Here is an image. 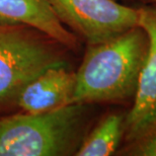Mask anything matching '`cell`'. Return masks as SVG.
<instances>
[{
  "instance_id": "8",
  "label": "cell",
  "mask_w": 156,
  "mask_h": 156,
  "mask_svg": "<svg viewBox=\"0 0 156 156\" xmlns=\"http://www.w3.org/2000/svg\"><path fill=\"white\" fill-rule=\"evenodd\" d=\"M127 113L108 114L88 131L76 156H108L119 150L125 135Z\"/></svg>"
},
{
  "instance_id": "7",
  "label": "cell",
  "mask_w": 156,
  "mask_h": 156,
  "mask_svg": "<svg viewBox=\"0 0 156 156\" xmlns=\"http://www.w3.org/2000/svg\"><path fill=\"white\" fill-rule=\"evenodd\" d=\"M0 20L32 27L69 50L78 47L77 36L64 27L48 0H0Z\"/></svg>"
},
{
  "instance_id": "2",
  "label": "cell",
  "mask_w": 156,
  "mask_h": 156,
  "mask_svg": "<svg viewBox=\"0 0 156 156\" xmlns=\"http://www.w3.org/2000/svg\"><path fill=\"white\" fill-rule=\"evenodd\" d=\"M89 105L0 118V156L75 155L89 131Z\"/></svg>"
},
{
  "instance_id": "6",
  "label": "cell",
  "mask_w": 156,
  "mask_h": 156,
  "mask_svg": "<svg viewBox=\"0 0 156 156\" xmlns=\"http://www.w3.org/2000/svg\"><path fill=\"white\" fill-rule=\"evenodd\" d=\"M75 72L68 66L51 67L24 85L15 98L24 113L52 112L71 104Z\"/></svg>"
},
{
  "instance_id": "1",
  "label": "cell",
  "mask_w": 156,
  "mask_h": 156,
  "mask_svg": "<svg viewBox=\"0 0 156 156\" xmlns=\"http://www.w3.org/2000/svg\"><path fill=\"white\" fill-rule=\"evenodd\" d=\"M148 45V36L140 26L88 45L75 71L71 104H132Z\"/></svg>"
},
{
  "instance_id": "5",
  "label": "cell",
  "mask_w": 156,
  "mask_h": 156,
  "mask_svg": "<svg viewBox=\"0 0 156 156\" xmlns=\"http://www.w3.org/2000/svg\"><path fill=\"white\" fill-rule=\"evenodd\" d=\"M138 24L148 36L144 65L125 120L124 144L141 138L156 123V4L138 7Z\"/></svg>"
},
{
  "instance_id": "11",
  "label": "cell",
  "mask_w": 156,
  "mask_h": 156,
  "mask_svg": "<svg viewBox=\"0 0 156 156\" xmlns=\"http://www.w3.org/2000/svg\"><path fill=\"white\" fill-rule=\"evenodd\" d=\"M155 4H156V3H155Z\"/></svg>"
},
{
  "instance_id": "3",
  "label": "cell",
  "mask_w": 156,
  "mask_h": 156,
  "mask_svg": "<svg viewBox=\"0 0 156 156\" xmlns=\"http://www.w3.org/2000/svg\"><path fill=\"white\" fill-rule=\"evenodd\" d=\"M67 50L32 27L0 20V102L15 101L43 71L68 66Z\"/></svg>"
},
{
  "instance_id": "9",
  "label": "cell",
  "mask_w": 156,
  "mask_h": 156,
  "mask_svg": "<svg viewBox=\"0 0 156 156\" xmlns=\"http://www.w3.org/2000/svg\"><path fill=\"white\" fill-rule=\"evenodd\" d=\"M120 152L127 156H156V123L141 138L124 144Z\"/></svg>"
},
{
  "instance_id": "4",
  "label": "cell",
  "mask_w": 156,
  "mask_h": 156,
  "mask_svg": "<svg viewBox=\"0 0 156 156\" xmlns=\"http://www.w3.org/2000/svg\"><path fill=\"white\" fill-rule=\"evenodd\" d=\"M62 23L82 37L88 45L113 39L135 27L138 7L116 0H48Z\"/></svg>"
},
{
  "instance_id": "10",
  "label": "cell",
  "mask_w": 156,
  "mask_h": 156,
  "mask_svg": "<svg viewBox=\"0 0 156 156\" xmlns=\"http://www.w3.org/2000/svg\"><path fill=\"white\" fill-rule=\"evenodd\" d=\"M144 1L151 3V4H155V3H156V0H144Z\"/></svg>"
}]
</instances>
